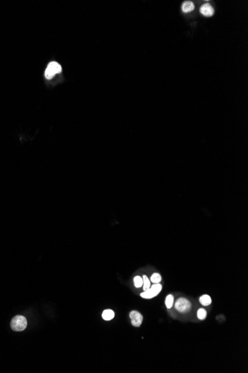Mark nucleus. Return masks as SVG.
<instances>
[{
	"label": "nucleus",
	"instance_id": "nucleus-1",
	"mask_svg": "<svg viewBox=\"0 0 248 373\" xmlns=\"http://www.w3.org/2000/svg\"><path fill=\"white\" fill-rule=\"evenodd\" d=\"M27 327V320L21 315L15 316L11 322V328L14 331H22Z\"/></svg>",
	"mask_w": 248,
	"mask_h": 373
},
{
	"label": "nucleus",
	"instance_id": "nucleus-2",
	"mask_svg": "<svg viewBox=\"0 0 248 373\" xmlns=\"http://www.w3.org/2000/svg\"><path fill=\"white\" fill-rule=\"evenodd\" d=\"M62 71L61 66L57 62H51L47 67L46 71H45V76L47 79L52 78L56 74L60 73Z\"/></svg>",
	"mask_w": 248,
	"mask_h": 373
},
{
	"label": "nucleus",
	"instance_id": "nucleus-3",
	"mask_svg": "<svg viewBox=\"0 0 248 373\" xmlns=\"http://www.w3.org/2000/svg\"><path fill=\"white\" fill-rule=\"evenodd\" d=\"M175 308L178 312L181 314L189 312L192 308V303L185 298H180L176 301L175 304Z\"/></svg>",
	"mask_w": 248,
	"mask_h": 373
},
{
	"label": "nucleus",
	"instance_id": "nucleus-4",
	"mask_svg": "<svg viewBox=\"0 0 248 373\" xmlns=\"http://www.w3.org/2000/svg\"><path fill=\"white\" fill-rule=\"evenodd\" d=\"M161 290H162V285L161 284H154L152 287H150L149 290L143 292L140 296L142 298L144 299H152L158 295Z\"/></svg>",
	"mask_w": 248,
	"mask_h": 373
},
{
	"label": "nucleus",
	"instance_id": "nucleus-5",
	"mask_svg": "<svg viewBox=\"0 0 248 373\" xmlns=\"http://www.w3.org/2000/svg\"><path fill=\"white\" fill-rule=\"evenodd\" d=\"M129 316H130L131 322L133 326H140L144 318H143L142 314H140V312H138V311H131L130 314H129Z\"/></svg>",
	"mask_w": 248,
	"mask_h": 373
},
{
	"label": "nucleus",
	"instance_id": "nucleus-6",
	"mask_svg": "<svg viewBox=\"0 0 248 373\" xmlns=\"http://www.w3.org/2000/svg\"><path fill=\"white\" fill-rule=\"evenodd\" d=\"M200 12L204 16H212L214 14V9L210 4L206 3L201 7Z\"/></svg>",
	"mask_w": 248,
	"mask_h": 373
},
{
	"label": "nucleus",
	"instance_id": "nucleus-7",
	"mask_svg": "<svg viewBox=\"0 0 248 373\" xmlns=\"http://www.w3.org/2000/svg\"><path fill=\"white\" fill-rule=\"evenodd\" d=\"M194 8H195V5H194V4H193V2L187 1V2H184L182 4L181 10L184 13L191 12V11H193V10H194Z\"/></svg>",
	"mask_w": 248,
	"mask_h": 373
},
{
	"label": "nucleus",
	"instance_id": "nucleus-8",
	"mask_svg": "<svg viewBox=\"0 0 248 373\" xmlns=\"http://www.w3.org/2000/svg\"><path fill=\"white\" fill-rule=\"evenodd\" d=\"M102 316H103V320H111L114 317V313L112 310H110V309L105 310V311H103V312L102 314Z\"/></svg>",
	"mask_w": 248,
	"mask_h": 373
},
{
	"label": "nucleus",
	"instance_id": "nucleus-9",
	"mask_svg": "<svg viewBox=\"0 0 248 373\" xmlns=\"http://www.w3.org/2000/svg\"><path fill=\"white\" fill-rule=\"evenodd\" d=\"M199 301H200V303L202 305V306H210V304H211L212 302V299L210 298V296L208 295H203L202 297H200V299H199Z\"/></svg>",
	"mask_w": 248,
	"mask_h": 373
},
{
	"label": "nucleus",
	"instance_id": "nucleus-10",
	"mask_svg": "<svg viewBox=\"0 0 248 373\" xmlns=\"http://www.w3.org/2000/svg\"><path fill=\"white\" fill-rule=\"evenodd\" d=\"M150 283H151V282H150L149 278H148L146 275H144V276H143V285H144V291L149 289L150 287H151V284Z\"/></svg>",
	"mask_w": 248,
	"mask_h": 373
},
{
	"label": "nucleus",
	"instance_id": "nucleus-11",
	"mask_svg": "<svg viewBox=\"0 0 248 373\" xmlns=\"http://www.w3.org/2000/svg\"><path fill=\"white\" fill-rule=\"evenodd\" d=\"M174 302V297L172 294L168 295L166 297V300H165V304L167 308H171L172 307Z\"/></svg>",
	"mask_w": 248,
	"mask_h": 373
},
{
	"label": "nucleus",
	"instance_id": "nucleus-12",
	"mask_svg": "<svg viewBox=\"0 0 248 373\" xmlns=\"http://www.w3.org/2000/svg\"><path fill=\"white\" fill-rule=\"evenodd\" d=\"M134 284L135 286L137 288H139L140 287H142L143 285V279L140 277V276H135L134 278Z\"/></svg>",
	"mask_w": 248,
	"mask_h": 373
},
{
	"label": "nucleus",
	"instance_id": "nucleus-13",
	"mask_svg": "<svg viewBox=\"0 0 248 373\" xmlns=\"http://www.w3.org/2000/svg\"><path fill=\"white\" fill-rule=\"evenodd\" d=\"M161 279H162V278H161V275L159 274H154L153 276H151V282H153L154 284L159 283Z\"/></svg>",
	"mask_w": 248,
	"mask_h": 373
},
{
	"label": "nucleus",
	"instance_id": "nucleus-14",
	"mask_svg": "<svg viewBox=\"0 0 248 373\" xmlns=\"http://www.w3.org/2000/svg\"><path fill=\"white\" fill-rule=\"evenodd\" d=\"M197 315H198V317L199 320H204L206 316V310L204 309V308H200V309L198 311V314H197Z\"/></svg>",
	"mask_w": 248,
	"mask_h": 373
}]
</instances>
